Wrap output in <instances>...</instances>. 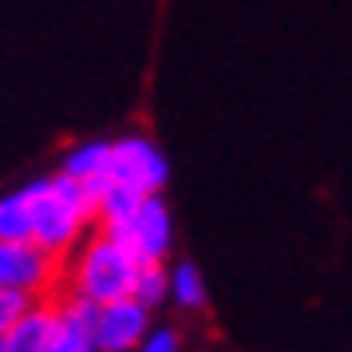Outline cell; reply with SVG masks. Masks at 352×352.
<instances>
[{
    "mask_svg": "<svg viewBox=\"0 0 352 352\" xmlns=\"http://www.w3.org/2000/svg\"><path fill=\"white\" fill-rule=\"evenodd\" d=\"M28 202V226H32V245L52 261H64L87 230H96V202L91 194L67 182L64 175H40L20 186Z\"/></svg>",
    "mask_w": 352,
    "mask_h": 352,
    "instance_id": "6da1fadb",
    "label": "cell"
},
{
    "mask_svg": "<svg viewBox=\"0 0 352 352\" xmlns=\"http://www.w3.org/2000/svg\"><path fill=\"white\" fill-rule=\"evenodd\" d=\"M135 273H139V261H135L115 238L91 230V234L60 261V289H56V293H60V297L87 301L91 309H103V305L127 301L131 285H135Z\"/></svg>",
    "mask_w": 352,
    "mask_h": 352,
    "instance_id": "7a4b0ae2",
    "label": "cell"
},
{
    "mask_svg": "<svg viewBox=\"0 0 352 352\" xmlns=\"http://www.w3.org/2000/svg\"><path fill=\"white\" fill-rule=\"evenodd\" d=\"M99 234L115 238L139 265H166L170 245H175V214L162 202V194H146L135 202V210L123 222L111 230H99Z\"/></svg>",
    "mask_w": 352,
    "mask_h": 352,
    "instance_id": "3957f363",
    "label": "cell"
},
{
    "mask_svg": "<svg viewBox=\"0 0 352 352\" xmlns=\"http://www.w3.org/2000/svg\"><path fill=\"white\" fill-rule=\"evenodd\" d=\"M166 178H170V162L159 151V143H151L146 135H123L107 143V175H103L107 186L146 198V194H162Z\"/></svg>",
    "mask_w": 352,
    "mask_h": 352,
    "instance_id": "277c9868",
    "label": "cell"
},
{
    "mask_svg": "<svg viewBox=\"0 0 352 352\" xmlns=\"http://www.w3.org/2000/svg\"><path fill=\"white\" fill-rule=\"evenodd\" d=\"M0 289H12L24 297H56L60 261L40 254L36 245H4L0 241Z\"/></svg>",
    "mask_w": 352,
    "mask_h": 352,
    "instance_id": "5b68a950",
    "label": "cell"
},
{
    "mask_svg": "<svg viewBox=\"0 0 352 352\" xmlns=\"http://www.w3.org/2000/svg\"><path fill=\"white\" fill-rule=\"evenodd\" d=\"M155 324H151V309H143L139 301H115L96 309L91 317V344L96 352H135L146 340Z\"/></svg>",
    "mask_w": 352,
    "mask_h": 352,
    "instance_id": "8992f818",
    "label": "cell"
},
{
    "mask_svg": "<svg viewBox=\"0 0 352 352\" xmlns=\"http://www.w3.org/2000/svg\"><path fill=\"white\" fill-rule=\"evenodd\" d=\"M91 317H96V309L87 301L56 293V324H52L44 352H96V344H91Z\"/></svg>",
    "mask_w": 352,
    "mask_h": 352,
    "instance_id": "52a82bcc",
    "label": "cell"
},
{
    "mask_svg": "<svg viewBox=\"0 0 352 352\" xmlns=\"http://www.w3.org/2000/svg\"><path fill=\"white\" fill-rule=\"evenodd\" d=\"M52 324H56V297H40L8 333L0 336V352H44Z\"/></svg>",
    "mask_w": 352,
    "mask_h": 352,
    "instance_id": "ba28073f",
    "label": "cell"
},
{
    "mask_svg": "<svg viewBox=\"0 0 352 352\" xmlns=\"http://www.w3.org/2000/svg\"><path fill=\"white\" fill-rule=\"evenodd\" d=\"M60 175L67 182L83 186V190L99 186L103 175H107V139H83V143L67 146L64 162H60Z\"/></svg>",
    "mask_w": 352,
    "mask_h": 352,
    "instance_id": "9c48e42d",
    "label": "cell"
},
{
    "mask_svg": "<svg viewBox=\"0 0 352 352\" xmlns=\"http://www.w3.org/2000/svg\"><path fill=\"white\" fill-rule=\"evenodd\" d=\"M166 301H175L178 309H206V277L194 261H175L166 270Z\"/></svg>",
    "mask_w": 352,
    "mask_h": 352,
    "instance_id": "30bf717a",
    "label": "cell"
},
{
    "mask_svg": "<svg viewBox=\"0 0 352 352\" xmlns=\"http://www.w3.org/2000/svg\"><path fill=\"white\" fill-rule=\"evenodd\" d=\"M32 226H28V202L24 190L0 194V241L4 245H32Z\"/></svg>",
    "mask_w": 352,
    "mask_h": 352,
    "instance_id": "8fae6325",
    "label": "cell"
},
{
    "mask_svg": "<svg viewBox=\"0 0 352 352\" xmlns=\"http://www.w3.org/2000/svg\"><path fill=\"white\" fill-rule=\"evenodd\" d=\"M131 301H139L143 309H159L166 301V265H139L135 285H131Z\"/></svg>",
    "mask_w": 352,
    "mask_h": 352,
    "instance_id": "7c38bea8",
    "label": "cell"
},
{
    "mask_svg": "<svg viewBox=\"0 0 352 352\" xmlns=\"http://www.w3.org/2000/svg\"><path fill=\"white\" fill-rule=\"evenodd\" d=\"M32 301H40V297H24V293H12V289H0V336L32 309Z\"/></svg>",
    "mask_w": 352,
    "mask_h": 352,
    "instance_id": "4fadbf2b",
    "label": "cell"
},
{
    "mask_svg": "<svg viewBox=\"0 0 352 352\" xmlns=\"http://www.w3.org/2000/svg\"><path fill=\"white\" fill-rule=\"evenodd\" d=\"M135 352H182V336H178L175 329L159 324V329H151V333H146V340Z\"/></svg>",
    "mask_w": 352,
    "mask_h": 352,
    "instance_id": "5bb4252c",
    "label": "cell"
}]
</instances>
